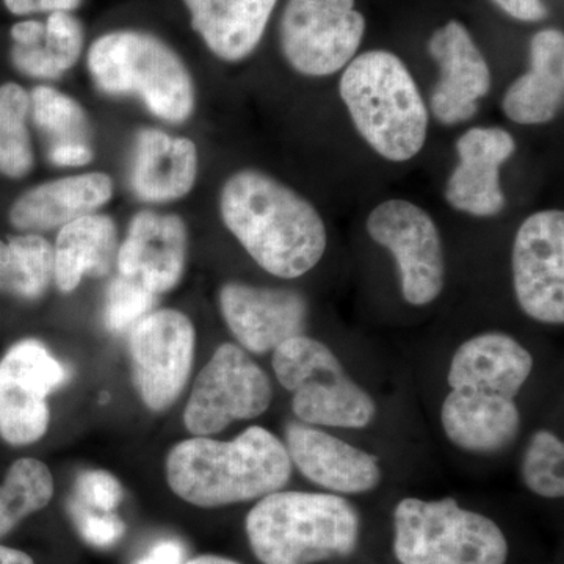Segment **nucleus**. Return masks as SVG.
Returning <instances> with one entry per match:
<instances>
[{"label":"nucleus","mask_w":564,"mask_h":564,"mask_svg":"<svg viewBox=\"0 0 564 564\" xmlns=\"http://www.w3.org/2000/svg\"><path fill=\"white\" fill-rule=\"evenodd\" d=\"M220 214L248 254L273 276L295 280L314 270L325 254L328 234L318 210L258 170H242L225 182Z\"/></svg>","instance_id":"nucleus-1"},{"label":"nucleus","mask_w":564,"mask_h":564,"mask_svg":"<svg viewBox=\"0 0 564 564\" xmlns=\"http://www.w3.org/2000/svg\"><path fill=\"white\" fill-rule=\"evenodd\" d=\"M292 467L284 443L262 426H250L232 441H182L165 464L172 491L199 508L250 502L281 491Z\"/></svg>","instance_id":"nucleus-2"},{"label":"nucleus","mask_w":564,"mask_h":564,"mask_svg":"<svg viewBox=\"0 0 564 564\" xmlns=\"http://www.w3.org/2000/svg\"><path fill=\"white\" fill-rule=\"evenodd\" d=\"M339 91L356 131L381 158L408 162L423 150L430 113L402 58L364 52L345 66Z\"/></svg>","instance_id":"nucleus-3"},{"label":"nucleus","mask_w":564,"mask_h":564,"mask_svg":"<svg viewBox=\"0 0 564 564\" xmlns=\"http://www.w3.org/2000/svg\"><path fill=\"white\" fill-rule=\"evenodd\" d=\"M245 529L262 564H314L352 554L361 524L343 496L281 489L252 507Z\"/></svg>","instance_id":"nucleus-4"},{"label":"nucleus","mask_w":564,"mask_h":564,"mask_svg":"<svg viewBox=\"0 0 564 564\" xmlns=\"http://www.w3.org/2000/svg\"><path fill=\"white\" fill-rule=\"evenodd\" d=\"M88 69L99 90L139 96L163 121H187L195 110V85L187 66L169 44L150 33L102 35L88 51Z\"/></svg>","instance_id":"nucleus-5"},{"label":"nucleus","mask_w":564,"mask_h":564,"mask_svg":"<svg viewBox=\"0 0 564 564\" xmlns=\"http://www.w3.org/2000/svg\"><path fill=\"white\" fill-rule=\"evenodd\" d=\"M393 554L402 564H505L507 538L456 500L408 497L393 511Z\"/></svg>","instance_id":"nucleus-6"},{"label":"nucleus","mask_w":564,"mask_h":564,"mask_svg":"<svg viewBox=\"0 0 564 564\" xmlns=\"http://www.w3.org/2000/svg\"><path fill=\"white\" fill-rule=\"evenodd\" d=\"M273 372L292 393V411L300 422L313 426L361 430L377 415V404L366 389L345 372L328 345L300 336L273 350Z\"/></svg>","instance_id":"nucleus-7"},{"label":"nucleus","mask_w":564,"mask_h":564,"mask_svg":"<svg viewBox=\"0 0 564 564\" xmlns=\"http://www.w3.org/2000/svg\"><path fill=\"white\" fill-rule=\"evenodd\" d=\"M272 399L265 370L239 345L223 344L196 377L184 423L195 436H212L234 422L259 417Z\"/></svg>","instance_id":"nucleus-8"},{"label":"nucleus","mask_w":564,"mask_h":564,"mask_svg":"<svg viewBox=\"0 0 564 564\" xmlns=\"http://www.w3.org/2000/svg\"><path fill=\"white\" fill-rule=\"evenodd\" d=\"M366 33L356 0H289L281 20V50L296 73L328 77L355 58Z\"/></svg>","instance_id":"nucleus-9"},{"label":"nucleus","mask_w":564,"mask_h":564,"mask_svg":"<svg viewBox=\"0 0 564 564\" xmlns=\"http://www.w3.org/2000/svg\"><path fill=\"white\" fill-rule=\"evenodd\" d=\"M366 228L395 258L404 302L426 306L437 300L445 285V256L429 212L406 199H389L370 212Z\"/></svg>","instance_id":"nucleus-10"},{"label":"nucleus","mask_w":564,"mask_h":564,"mask_svg":"<svg viewBox=\"0 0 564 564\" xmlns=\"http://www.w3.org/2000/svg\"><path fill=\"white\" fill-rule=\"evenodd\" d=\"M68 380V372L43 344L25 339L0 359V436L24 447L40 441L51 422L47 397Z\"/></svg>","instance_id":"nucleus-11"},{"label":"nucleus","mask_w":564,"mask_h":564,"mask_svg":"<svg viewBox=\"0 0 564 564\" xmlns=\"http://www.w3.org/2000/svg\"><path fill=\"white\" fill-rule=\"evenodd\" d=\"M195 343V326L180 311H155L133 325L129 337L133 381L141 400L154 413L169 410L184 391Z\"/></svg>","instance_id":"nucleus-12"},{"label":"nucleus","mask_w":564,"mask_h":564,"mask_svg":"<svg viewBox=\"0 0 564 564\" xmlns=\"http://www.w3.org/2000/svg\"><path fill=\"white\" fill-rule=\"evenodd\" d=\"M519 306L547 325L564 322V214L540 210L519 226L511 254Z\"/></svg>","instance_id":"nucleus-13"},{"label":"nucleus","mask_w":564,"mask_h":564,"mask_svg":"<svg viewBox=\"0 0 564 564\" xmlns=\"http://www.w3.org/2000/svg\"><path fill=\"white\" fill-rule=\"evenodd\" d=\"M220 310L229 332L243 350L265 355L303 334L307 303L291 289L258 288L245 282L223 285Z\"/></svg>","instance_id":"nucleus-14"},{"label":"nucleus","mask_w":564,"mask_h":564,"mask_svg":"<svg viewBox=\"0 0 564 564\" xmlns=\"http://www.w3.org/2000/svg\"><path fill=\"white\" fill-rule=\"evenodd\" d=\"M429 52L440 66V80L430 98L434 118L447 126L469 121L491 90V69L485 55L459 21L437 29L429 41Z\"/></svg>","instance_id":"nucleus-15"},{"label":"nucleus","mask_w":564,"mask_h":564,"mask_svg":"<svg viewBox=\"0 0 564 564\" xmlns=\"http://www.w3.org/2000/svg\"><path fill=\"white\" fill-rule=\"evenodd\" d=\"M284 445L304 478L337 496L373 491L383 478L373 455L313 425L289 423Z\"/></svg>","instance_id":"nucleus-16"},{"label":"nucleus","mask_w":564,"mask_h":564,"mask_svg":"<svg viewBox=\"0 0 564 564\" xmlns=\"http://www.w3.org/2000/svg\"><path fill=\"white\" fill-rule=\"evenodd\" d=\"M516 151V141L502 128H473L456 143L459 163L445 184V199L473 217H496L505 209L500 166Z\"/></svg>","instance_id":"nucleus-17"},{"label":"nucleus","mask_w":564,"mask_h":564,"mask_svg":"<svg viewBox=\"0 0 564 564\" xmlns=\"http://www.w3.org/2000/svg\"><path fill=\"white\" fill-rule=\"evenodd\" d=\"M187 250V228L182 218L140 212L118 250V270L121 276L141 282L158 295L172 291L182 280Z\"/></svg>","instance_id":"nucleus-18"},{"label":"nucleus","mask_w":564,"mask_h":564,"mask_svg":"<svg viewBox=\"0 0 564 564\" xmlns=\"http://www.w3.org/2000/svg\"><path fill=\"white\" fill-rule=\"evenodd\" d=\"M533 370V356L507 333L489 332L459 345L448 367L452 389H475L516 400Z\"/></svg>","instance_id":"nucleus-19"},{"label":"nucleus","mask_w":564,"mask_h":564,"mask_svg":"<svg viewBox=\"0 0 564 564\" xmlns=\"http://www.w3.org/2000/svg\"><path fill=\"white\" fill-rule=\"evenodd\" d=\"M448 441L470 454L491 455L514 443L521 430L516 400L475 389H452L441 408Z\"/></svg>","instance_id":"nucleus-20"},{"label":"nucleus","mask_w":564,"mask_h":564,"mask_svg":"<svg viewBox=\"0 0 564 564\" xmlns=\"http://www.w3.org/2000/svg\"><path fill=\"white\" fill-rule=\"evenodd\" d=\"M113 195V182L104 173H87L46 182L14 202L10 221L20 231H51L90 215Z\"/></svg>","instance_id":"nucleus-21"},{"label":"nucleus","mask_w":564,"mask_h":564,"mask_svg":"<svg viewBox=\"0 0 564 564\" xmlns=\"http://www.w3.org/2000/svg\"><path fill=\"white\" fill-rule=\"evenodd\" d=\"M563 99L564 36L545 29L530 41V69L508 87L502 107L518 124H545L558 115Z\"/></svg>","instance_id":"nucleus-22"},{"label":"nucleus","mask_w":564,"mask_h":564,"mask_svg":"<svg viewBox=\"0 0 564 564\" xmlns=\"http://www.w3.org/2000/svg\"><path fill=\"white\" fill-rule=\"evenodd\" d=\"M198 151L188 139H173L158 129H144L137 137L132 165V188L150 203L184 198L195 185Z\"/></svg>","instance_id":"nucleus-23"},{"label":"nucleus","mask_w":564,"mask_h":564,"mask_svg":"<svg viewBox=\"0 0 564 564\" xmlns=\"http://www.w3.org/2000/svg\"><path fill=\"white\" fill-rule=\"evenodd\" d=\"M278 0H184L192 28L218 58L240 62L261 43Z\"/></svg>","instance_id":"nucleus-24"},{"label":"nucleus","mask_w":564,"mask_h":564,"mask_svg":"<svg viewBox=\"0 0 564 564\" xmlns=\"http://www.w3.org/2000/svg\"><path fill=\"white\" fill-rule=\"evenodd\" d=\"M117 228L110 217L90 214L63 226L54 248V280L69 293L85 276H102L117 258Z\"/></svg>","instance_id":"nucleus-25"},{"label":"nucleus","mask_w":564,"mask_h":564,"mask_svg":"<svg viewBox=\"0 0 564 564\" xmlns=\"http://www.w3.org/2000/svg\"><path fill=\"white\" fill-rule=\"evenodd\" d=\"M44 39L35 46H17L11 51L14 66L28 76L57 79L79 61L84 46L80 22L66 11L47 18Z\"/></svg>","instance_id":"nucleus-26"},{"label":"nucleus","mask_w":564,"mask_h":564,"mask_svg":"<svg viewBox=\"0 0 564 564\" xmlns=\"http://www.w3.org/2000/svg\"><path fill=\"white\" fill-rule=\"evenodd\" d=\"M54 278V250L35 234L0 240V293L36 300Z\"/></svg>","instance_id":"nucleus-27"},{"label":"nucleus","mask_w":564,"mask_h":564,"mask_svg":"<svg viewBox=\"0 0 564 564\" xmlns=\"http://www.w3.org/2000/svg\"><path fill=\"white\" fill-rule=\"evenodd\" d=\"M54 496L50 467L33 458H21L7 470L0 485V538L13 532L25 518L43 510Z\"/></svg>","instance_id":"nucleus-28"},{"label":"nucleus","mask_w":564,"mask_h":564,"mask_svg":"<svg viewBox=\"0 0 564 564\" xmlns=\"http://www.w3.org/2000/svg\"><path fill=\"white\" fill-rule=\"evenodd\" d=\"M31 98L18 84L0 87V173L6 176H25L33 166L28 115Z\"/></svg>","instance_id":"nucleus-29"},{"label":"nucleus","mask_w":564,"mask_h":564,"mask_svg":"<svg viewBox=\"0 0 564 564\" xmlns=\"http://www.w3.org/2000/svg\"><path fill=\"white\" fill-rule=\"evenodd\" d=\"M33 121L52 140V144L88 143V118L79 104L50 87L32 93Z\"/></svg>","instance_id":"nucleus-30"},{"label":"nucleus","mask_w":564,"mask_h":564,"mask_svg":"<svg viewBox=\"0 0 564 564\" xmlns=\"http://www.w3.org/2000/svg\"><path fill=\"white\" fill-rule=\"evenodd\" d=\"M522 481L544 499L564 496V444L549 430H538L527 444L521 464Z\"/></svg>","instance_id":"nucleus-31"},{"label":"nucleus","mask_w":564,"mask_h":564,"mask_svg":"<svg viewBox=\"0 0 564 564\" xmlns=\"http://www.w3.org/2000/svg\"><path fill=\"white\" fill-rule=\"evenodd\" d=\"M155 293L132 278L120 276L107 289L104 322L113 333L133 328L144 315L150 314Z\"/></svg>","instance_id":"nucleus-32"},{"label":"nucleus","mask_w":564,"mask_h":564,"mask_svg":"<svg viewBox=\"0 0 564 564\" xmlns=\"http://www.w3.org/2000/svg\"><path fill=\"white\" fill-rule=\"evenodd\" d=\"M76 496L77 502L90 510L115 513L121 503L122 488L107 470H87L77 477Z\"/></svg>","instance_id":"nucleus-33"},{"label":"nucleus","mask_w":564,"mask_h":564,"mask_svg":"<svg viewBox=\"0 0 564 564\" xmlns=\"http://www.w3.org/2000/svg\"><path fill=\"white\" fill-rule=\"evenodd\" d=\"M69 510L77 532L88 544L96 545V547H109V545L118 543L124 534V522L115 513L90 510L77 500H73Z\"/></svg>","instance_id":"nucleus-34"},{"label":"nucleus","mask_w":564,"mask_h":564,"mask_svg":"<svg viewBox=\"0 0 564 564\" xmlns=\"http://www.w3.org/2000/svg\"><path fill=\"white\" fill-rule=\"evenodd\" d=\"M492 2L518 21L540 22L549 17V10L543 0H492Z\"/></svg>","instance_id":"nucleus-35"},{"label":"nucleus","mask_w":564,"mask_h":564,"mask_svg":"<svg viewBox=\"0 0 564 564\" xmlns=\"http://www.w3.org/2000/svg\"><path fill=\"white\" fill-rule=\"evenodd\" d=\"M93 151L88 143L52 144L50 161L57 166H82L90 163Z\"/></svg>","instance_id":"nucleus-36"},{"label":"nucleus","mask_w":564,"mask_h":564,"mask_svg":"<svg viewBox=\"0 0 564 564\" xmlns=\"http://www.w3.org/2000/svg\"><path fill=\"white\" fill-rule=\"evenodd\" d=\"M13 14L39 13V11H68L77 9L80 0H3Z\"/></svg>","instance_id":"nucleus-37"},{"label":"nucleus","mask_w":564,"mask_h":564,"mask_svg":"<svg viewBox=\"0 0 564 564\" xmlns=\"http://www.w3.org/2000/svg\"><path fill=\"white\" fill-rule=\"evenodd\" d=\"M185 551L177 541H161L151 549L150 554L135 564H182Z\"/></svg>","instance_id":"nucleus-38"},{"label":"nucleus","mask_w":564,"mask_h":564,"mask_svg":"<svg viewBox=\"0 0 564 564\" xmlns=\"http://www.w3.org/2000/svg\"><path fill=\"white\" fill-rule=\"evenodd\" d=\"M46 28L39 21L18 22L11 29V39L17 46H35L44 39Z\"/></svg>","instance_id":"nucleus-39"},{"label":"nucleus","mask_w":564,"mask_h":564,"mask_svg":"<svg viewBox=\"0 0 564 564\" xmlns=\"http://www.w3.org/2000/svg\"><path fill=\"white\" fill-rule=\"evenodd\" d=\"M0 564H35L31 555L0 544Z\"/></svg>","instance_id":"nucleus-40"},{"label":"nucleus","mask_w":564,"mask_h":564,"mask_svg":"<svg viewBox=\"0 0 564 564\" xmlns=\"http://www.w3.org/2000/svg\"><path fill=\"white\" fill-rule=\"evenodd\" d=\"M185 564H240L234 562L231 558H226V556L220 555H199L195 556V558L188 560Z\"/></svg>","instance_id":"nucleus-41"}]
</instances>
